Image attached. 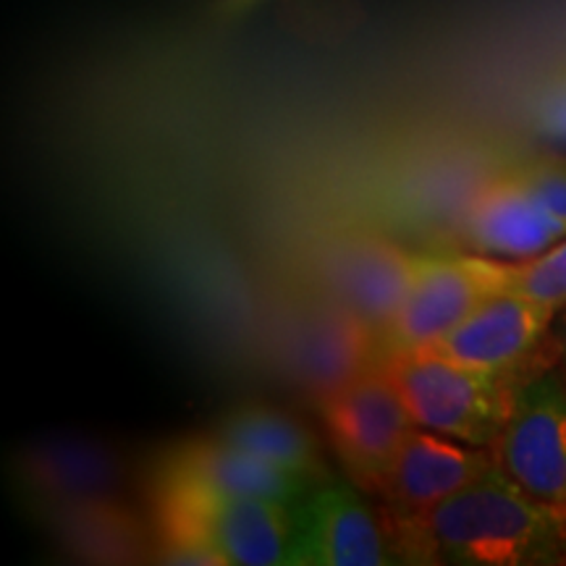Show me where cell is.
Wrapping results in <instances>:
<instances>
[{"label":"cell","instance_id":"obj_4","mask_svg":"<svg viewBox=\"0 0 566 566\" xmlns=\"http://www.w3.org/2000/svg\"><path fill=\"white\" fill-rule=\"evenodd\" d=\"M325 438L342 470L363 493L380 495L391 478L407 436L417 428L412 415L380 365L317 401Z\"/></svg>","mask_w":566,"mask_h":566},{"label":"cell","instance_id":"obj_8","mask_svg":"<svg viewBox=\"0 0 566 566\" xmlns=\"http://www.w3.org/2000/svg\"><path fill=\"white\" fill-rule=\"evenodd\" d=\"M354 483L328 478L296 501L294 564L384 566L399 564L386 520L367 506Z\"/></svg>","mask_w":566,"mask_h":566},{"label":"cell","instance_id":"obj_14","mask_svg":"<svg viewBox=\"0 0 566 566\" xmlns=\"http://www.w3.org/2000/svg\"><path fill=\"white\" fill-rule=\"evenodd\" d=\"M417 263L420 254L386 239H352L331 254L328 283L338 302L384 336L412 289Z\"/></svg>","mask_w":566,"mask_h":566},{"label":"cell","instance_id":"obj_2","mask_svg":"<svg viewBox=\"0 0 566 566\" xmlns=\"http://www.w3.org/2000/svg\"><path fill=\"white\" fill-rule=\"evenodd\" d=\"M153 562L294 564L296 501L223 495L187 485H153Z\"/></svg>","mask_w":566,"mask_h":566},{"label":"cell","instance_id":"obj_1","mask_svg":"<svg viewBox=\"0 0 566 566\" xmlns=\"http://www.w3.org/2000/svg\"><path fill=\"white\" fill-rule=\"evenodd\" d=\"M386 525L405 562L546 566L566 556V516L522 491L499 462L420 520Z\"/></svg>","mask_w":566,"mask_h":566},{"label":"cell","instance_id":"obj_20","mask_svg":"<svg viewBox=\"0 0 566 566\" xmlns=\"http://www.w3.org/2000/svg\"><path fill=\"white\" fill-rule=\"evenodd\" d=\"M548 365L558 367L566 375V307L558 310L554 317V325H551V334L546 342V352H543Z\"/></svg>","mask_w":566,"mask_h":566},{"label":"cell","instance_id":"obj_19","mask_svg":"<svg viewBox=\"0 0 566 566\" xmlns=\"http://www.w3.org/2000/svg\"><path fill=\"white\" fill-rule=\"evenodd\" d=\"M533 122L543 137L566 147V71L554 76L546 87L537 92Z\"/></svg>","mask_w":566,"mask_h":566},{"label":"cell","instance_id":"obj_7","mask_svg":"<svg viewBox=\"0 0 566 566\" xmlns=\"http://www.w3.org/2000/svg\"><path fill=\"white\" fill-rule=\"evenodd\" d=\"M556 310L514 289H501L478 304L454 331L430 349L454 363L509 378H527L543 352Z\"/></svg>","mask_w":566,"mask_h":566},{"label":"cell","instance_id":"obj_3","mask_svg":"<svg viewBox=\"0 0 566 566\" xmlns=\"http://www.w3.org/2000/svg\"><path fill=\"white\" fill-rule=\"evenodd\" d=\"M415 424L493 449L514 409L516 388L525 378L472 370L433 349L394 352L380 359Z\"/></svg>","mask_w":566,"mask_h":566},{"label":"cell","instance_id":"obj_9","mask_svg":"<svg viewBox=\"0 0 566 566\" xmlns=\"http://www.w3.org/2000/svg\"><path fill=\"white\" fill-rule=\"evenodd\" d=\"M493 464V449H480L417 424L380 493L388 504V522L420 520L441 501L483 478Z\"/></svg>","mask_w":566,"mask_h":566},{"label":"cell","instance_id":"obj_10","mask_svg":"<svg viewBox=\"0 0 566 566\" xmlns=\"http://www.w3.org/2000/svg\"><path fill=\"white\" fill-rule=\"evenodd\" d=\"M380 365V334L336 296L307 310L289 338V367L321 401Z\"/></svg>","mask_w":566,"mask_h":566},{"label":"cell","instance_id":"obj_13","mask_svg":"<svg viewBox=\"0 0 566 566\" xmlns=\"http://www.w3.org/2000/svg\"><path fill=\"white\" fill-rule=\"evenodd\" d=\"M462 231L472 252L522 263L562 242L566 223L543 208L525 184L506 168L472 197Z\"/></svg>","mask_w":566,"mask_h":566},{"label":"cell","instance_id":"obj_16","mask_svg":"<svg viewBox=\"0 0 566 566\" xmlns=\"http://www.w3.org/2000/svg\"><path fill=\"white\" fill-rule=\"evenodd\" d=\"M51 522L69 551L95 562H145L142 556L155 551V535H147L137 516L116 499L69 506L51 514Z\"/></svg>","mask_w":566,"mask_h":566},{"label":"cell","instance_id":"obj_11","mask_svg":"<svg viewBox=\"0 0 566 566\" xmlns=\"http://www.w3.org/2000/svg\"><path fill=\"white\" fill-rule=\"evenodd\" d=\"M153 485H187L223 495L300 501L315 480L281 470L212 433L189 438L166 451L155 464Z\"/></svg>","mask_w":566,"mask_h":566},{"label":"cell","instance_id":"obj_5","mask_svg":"<svg viewBox=\"0 0 566 566\" xmlns=\"http://www.w3.org/2000/svg\"><path fill=\"white\" fill-rule=\"evenodd\" d=\"M493 454L522 491L566 516V375L558 367L543 365L522 380Z\"/></svg>","mask_w":566,"mask_h":566},{"label":"cell","instance_id":"obj_18","mask_svg":"<svg viewBox=\"0 0 566 566\" xmlns=\"http://www.w3.org/2000/svg\"><path fill=\"white\" fill-rule=\"evenodd\" d=\"M543 208L566 223V158L558 155H530L509 168Z\"/></svg>","mask_w":566,"mask_h":566},{"label":"cell","instance_id":"obj_15","mask_svg":"<svg viewBox=\"0 0 566 566\" xmlns=\"http://www.w3.org/2000/svg\"><path fill=\"white\" fill-rule=\"evenodd\" d=\"M212 433L247 454L265 459L294 475L315 480V483L331 478L317 438L294 417L275 412V409H237V412L226 415Z\"/></svg>","mask_w":566,"mask_h":566},{"label":"cell","instance_id":"obj_6","mask_svg":"<svg viewBox=\"0 0 566 566\" xmlns=\"http://www.w3.org/2000/svg\"><path fill=\"white\" fill-rule=\"evenodd\" d=\"M509 260L485 254H420L399 315L380 336V359L394 352L430 349L480 302L506 289Z\"/></svg>","mask_w":566,"mask_h":566},{"label":"cell","instance_id":"obj_17","mask_svg":"<svg viewBox=\"0 0 566 566\" xmlns=\"http://www.w3.org/2000/svg\"><path fill=\"white\" fill-rule=\"evenodd\" d=\"M506 289L558 310L566 307V237L533 260L509 263Z\"/></svg>","mask_w":566,"mask_h":566},{"label":"cell","instance_id":"obj_12","mask_svg":"<svg viewBox=\"0 0 566 566\" xmlns=\"http://www.w3.org/2000/svg\"><path fill=\"white\" fill-rule=\"evenodd\" d=\"M124 475V467L111 449L82 438H55L17 459L21 493L30 499L32 509L48 516L90 501L116 499Z\"/></svg>","mask_w":566,"mask_h":566}]
</instances>
